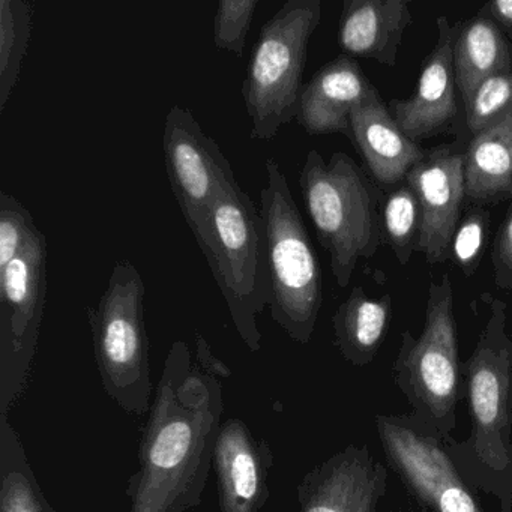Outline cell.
<instances>
[{
  "mask_svg": "<svg viewBox=\"0 0 512 512\" xmlns=\"http://www.w3.org/2000/svg\"><path fill=\"white\" fill-rule=\"evenodd\" d=\"M488 299L484 328L461 364L470 431L445 448L472 490L493 497L500 512H512V338L505 302Z\"/></svg>",
  "mask_w": 512,
  "mask_h": 512,
  "instance_id": "obj_2",
  "label": "cell"
},
{
  "mask_svg": "<svg viewBox=\"0 0 512 512\" xmlns=\"http://www.w3.org/2000/svg\"><path fill=\"white\" fill-rule=\"evenodd\" d=\"M491 262L496 286L505 292H512V208H509L494 239Z\"/></svg>",
  "mask_w": 512,
  "mask_h": 512,
  "instance_id": "obj_29",
  "label": "cell"
},
{
  "mask_svg": "<svg viewBox=\"0 0 512 512\" xmlns=\"http://www.w3.org/2000/svg\"><path fill=\"white\" fill-rule=\"evenodd\" d=\"M392 317V296L370 298L361 286L353 287L332 316L334 343L353 367H367L376 358Z\"/></svg>",
  "mask_w": 512,
  "mask_h": 512,
  "instance_id": "obj_19",
  "label": "cell"
},
{
  "mask_svg": "<svg viewBox=\"0 0 512 512\" xmlns=\"http://www.w3.org/2000/svg\"><path fill=\"white\" fill-rule=\"evenodd\" d=\"M412 22L409 0H346L338 22V46L350 58L395 67Z\"/></svg>",
  "mask_w": 512,
  "mask_h": 512,
  "instance_id": "obj_17",
  "label": "cell"
},
{
  "mask_svg": "<svg viewBox=\"0 0 512 512\" xmlns=\"http://www.w3.org/2000/svg\"><path fill=\"white\" fill-rule=\"evenodd\" d=\"M25 446L11 425L0 418V512H52Z\"/></svg>",
  "mask_w": 512,
  "mask_h": 512,
  "instance_id": "obj_22",
  "label": "cell"
},
{
  "mask_svg": "<svg viewBox=\"0 0 512 512\" xmlns=\"http://www.w3.org/2000/svg\"><path fill=\"white\" fill-rule=\"evenodd\" d=\"M145 296L139 269L130 260H119L100 301L88 307L95 362L104 391L133 416H148L152 406Z\"/></svg>",
  "mask_w": 512,
  "mask_h": 512,
  "instance_id": "obj_7",
  "label": "cell"
},
{
  "mask_svg": "<svg viewBox=\"0 0 512 512\" xmlns=\"http://www.w3.org/2000/svg\"><path fill=\"white\" fill-rule=\"evenodd\" d=\"M406 184L418 196L422 212L421 247L430 265L451 259L452 238L466 199L464 155L449 148L434 149L425 154L409 173Z\"/></svg>",
  "mask_w": 512,
  "mask_h": 512,
  "instance_id": "obj_13",
  "label": "cell"
},
{
  "mask_svg": "<svg viewBox=\"0 0 512 512\" xmlns=\"http://www.w3.org/2000/svg\"><path fill=\"white\" fill-rule=\"evenodd\" d=\"M29 209L13 194L0 193V269L13 262L38 235Z\"/></svg>",
  "mask_w": 512,
  "mask_h": 512,
  "instance_id": "obj_26",
  "label": "cell"
},
{
  "mask_svg": "<svg viewBox=\"0 0 512 512\" xmlns=\"http://www.w3.org/2000/svg\"><path fill=\"white\" fill-rule=\"evenodd\" d=\"M49 242L43 232L0 269V418L25 394L49 292Z\"/></svg>",
  "mask_w": 512,
  "mask_h": 512,
  "instance_id": "obj_9",
  "label": "cell"
},
{
  "mask_svg": "<svg viewBox=\"0 0 512 512\" xmlns=\"http://www.w3.org/2000/svg\"><path fill=\"white\" fill-rule=\"evenodd\" d=\"M274 454L239 418L221 425L214 455L221 512H262L269 499Z\"/></svg>",
  "mask_w": 512,
  "mask_h": 512,
  "instance_id": "obj_15",
  "label": "cell"
},
{
  "mask_svg": "<svg viewBox=\"0 0 512 512\" xmlns=\"http://www.w3.org/2000/svg\"><path fill=\"white\" fill-rule=\"evenodd\" d=\"M392 377L409 403L407 415L443 445L448 443L457 428V404L464 397L449 274L439 283L430 281L424 328L419 337L410 331L401 335Z\"/></svg>",
  "mask_w": 512,
  "mask_h": 512,
  "instance_id": "obj_5",
  "label": "cell"
},
{
  "mask_svg": "<svg viewBox=\"0 0 512 512\" xmlns=\"http://www.w3.org/2000/svg\"><path fill=\"white\" fill-rule=\"evenodd\" d=\"M464 179L469 199L512 196V112L473 137L464 154Z\"/></svg>",
  "mask_w": 512,
  "mask_h": 512,
  "instance_id": "obj_21",
  "label": "cell"
},
{
  "mask_svg": "<svg viewBox=\"0 0 512 512\" xmlns=\"http://www.w3.org/2000/svg\"><path fill=\"white\" fill-rule=\"evenodd\" d=\"M320 20V0H287L260 28L241 86L251 139L272 140L295 121L308 44Z\"/></svg>",
  "mask_w": 512,
  "mask_h": 512,
  "instance_id": "obj_8",
  "label": "cell"
},
{
  "mask_svg": "<svg viewBox=\"0 0 512 512\" xmlns=\"http://www.w3.org/2000/svg\"><path fill=\"white\" fill-rule=\"evenodd\" d=\"M34 4L0 0V113L13 97L34 28Z\"/></svg>",
  "mask_w": 512,
  "mask_h": 512,
  "instance_id": "obj_23",
  "label": "cell"
},
{
  "mask_svg": "<svg viewBox=\"0 0 512 512\" xmlns=\"http://www.w3.org/2000/svg\"><path fill=\"white\" fill-rule=\"evenodd\" d=\"M479 16L488 17L496 22L512 41V0H493L482 7Z\"/></svg>",
  "mask_w": 512,
  "mask_h": 512,
  "instance_id": "obj_31",
  "label": "cell"
},
{
  "mask_svg": "<svg viewBox=\"0 0 512 512\" xmlns=\"http://www.w3.org/2000/svg\"><path fill=\"white\" fill-rule=\"evenodd\" d=\"M464 109L473 136L505 118L512 110V71L482 80L464 101Z\"/></svg>",
  "mask_w": 512,
  "mask_h": 512,
  "instance_id": "obj_25",
  "label": "cell"
},
{
  "mask_svg": "<svg viewBox=\"0 0 512 512\" xmlns=\"http://www.w3.org/2000/svg\"><path fill=\"white\" fill-rule=\"evenodd\" d=\"M250 352L262 347L257 317L271 304L265 227L256 203L235 184L215 200L205 235L197 242Z\"/></svg>",
  "mask_w": 512,
  "mask_h": 512,
  "instance_id": "obj_4",
  "label": "cell"
},
{
  "mask_svg": "<svg viewBox=\"0 0 512 512\" xmlns=\"http://www.w3.org/2000/svg\"><path fill=\"white\" fill-rule=\"evenodd\" d=\"M163 152L173 196L199 242L215 200L226 188L238 184L232 164L193 113L178 104L164 121Z\"/></svg>",
  "mask_w": 512,
  "mask_h": 512,
  "instance_id": "obj_11",
  "label": "cell"
},
{
  "mask_svg": "<svg viewBox=\"0 0 512 512\" xmlns=\"http://www.w3.org/2000/svg\"><path fill=\"white\" fill-rule=\"evenodd\" d=\"M194 359H196L200 368L220 377L221 380L232 377L230 368L218 356L214 355L208 340L200 332H196V335H194Z\"/></svg>",
  "mask_w": 512,
  "mask_h": 512,
  "instance_id": "obj_30",
  "label": "cell"
},
{
  "mask_svg": "<svg viewBox=\"0 0 512 512\" xmlns=\"http://www.w3.org/2000/svg\"><path fill=\"white\" fill-rule=\"evenodd\" d=\"M373 92L376 89L358 62L337 56L302 89L295 121L310 136L344 134L350 139V115Z\"/></svg>",
  "mask_w": 512,
  "mask_h": 512,
  "instance_id": "obj_16",
  "label": "cell"
},
{
  "mask_svg": "<svg viewBox=\"0 0 512 512\" xmlns=\"http://www.w3.org/2000/svg\"><path fill=\"white\" fill-rule=\"evenodd\" d=\"M259 0H220L215 11L214 43L218 50L244 55L248 32Z\"/></svg>",
  "mask_w": 512,
  "mask_h": 512,
  "instance_id": "obj_27",
  "label": "cell"
},
{
  "mask_svg": "<svg viewBox=\"0 0 512 512\" xmlns=\"http://www.w3.org/2000/svg\"><path fill=\"white\" fill-rule=\"evenodd\" d=\"M350 140L373 178L383 185L403 181L425 157V152L403 133L377 91L350 115Z\"/></svg>",
  "mask_w": 512,
  "mask_h": 512,
  "instance_id": "obj_18",
  "label": "cell"
},
{
  "mask_svg": "<svg viewBox=\"0 0 512 512\" xmlns=\"http://www.w3.org/2000/svg\"><path fill=\"white\" fill-rule=\"evenodd\" d=\"M377 436L391 469L428 512H485L442 440L407 413L376 415Z\"/></svg>",
  "mask_w": 512,
  "mask_h": 512,
  "instance_id": "obj_10",
  "label": "cell"
},
{
  "mask_svg": "<svg viewBox=\"0 0 512 512\" xmlns=\"http://www.w3.org/2000/svg\"><path fill=\"white\" fill-rule=\"evenodd\" d=\"M388 469L367 445H349L305 473L298 512H380Z\"/></svg>",
  "mask_w": 512,
  "mask_h": 512,
  "instance_id": "obj_12",
  "label": "cell"
},
{
  "mask_svg": "<svg viewBox=\"0 0 512 512\" xmlns=\"http://www.w3.org/2000/svg\"><path fill=\"white\" fill-rule=\"evenodd\" d=\"M299 188L332 275L346 289L359 260L371 259L385 241L380 193L349 155L335 152L326 163L316 149L305 157Z\"/></svg>",
  "mask_w": 512,
  "mask_h": 512,
  "instance_id": "obj_3",
  "label": "cell"
},
{
  "mask_svg": "<svg viewBox=\"0 0 512 512\" xmlns=\"http://www.w3.org/2000/svg\"><path fill=\"white\" fill-rule=\"evenodd\" d=\"M437 41L407 100H392L391 110L403 133L413 142L431 139L448 130L457 115L455 103L454 40L457 25L446 17L436 20Z\"/></svg>",
  "mask_w": 512,
  "mask_h": 512,
  "instance_id": "obj_14",
  "label": "cell"
},
{
  "mask_svg": "<svg viewBox=\"0 0 512 512\" xmlns=\"http://www.w3.org/2000/svg\"><path fill=\"white\" fill-rule=\"evenodd\" d=\"M52 512H58V511H56V509H55V508H53V509H52Z\"/></svg>",
  "mask_w": 512,
  "mask_h": 512,
  "instance_id": "obj_33",
  "label": "cell"
},
{
  "mask_svg": "<svg viewBox=\"0 0 512 512\" xmlns=\"http://www.w3.org/2000/svg\"><path fill=\"white\" fill-rule=\"evenodd\" d=\"M511 112H512V110H511Z\"/></svg>",
  "mask_w": 512,
  "mask_h": 512,
  "instance_id": "obj_34",
  "label": "cell"
},
{
  "mask_svg": "<svg viewBox=\"0 0 512 512\" xmlns=\"http://www.w3.org/2000/svg\"><path fill=\"white\" fill-rule=\"evenodd\" d=\"M454 70L463 101L490 76L512 71V47L505 32L488 17L458 23L454 40Z\"/></svg>",
  "mask_w": 512,
  "mask_h": 512,
  "instance_id": "obj_20",
  "label": "cell"
},
{
  "mask_svg": "<svg viewBox=\"0 0 512 512\" xmlns=\"http://www.w3.org/2000/svg\"><path fill=\"white\" fill-rule=\"evenodd\" d=\"M223 410V380L199 367L187 341H173L128 481L130 512H187L202 503Z\"/></svg>",
  "mask_w": 512,
  "mask_h": 512,
  "instance_id": "obj_1",
  "label": "cell"
},
{
  "mask_svg": "<svg viewBox=\"0 0 512 512\" xmlns=\"http://www.w3.org/2000/svg\"><path fill=\"white\" fill-rule=\"evenodd\" d=\"M383 238L400 265H407L421 247L422 212L418 196L409 184L392 191L383 203Z\"/></svg>",
  "mask_w": 512,
  "mask_h": 512,
  "instance_id": "obj_24",
  "label": "cell"
},
{
  "mask_svg": "<svg viewBox=\"0 0 512 512\" xmlns=\"http://www.w3.org/2000/svg\"><path fill=\"white\" fill-rule=\"evenodd\" d=\"M265 173L260 215L271 275L269 310L293 341L308 344L323 305L322 268L280 164L268 158Z\"/></svg>",
  "mask_w": 512,
  "mask_h": 512,
  "instance_id": "obj_6",
  "label": "cell"
},
{
  "mask_svg": "<svg viewBox=\"0 0 512 512\" xmlns=\"http://www.w3.org/2000/svg\"><path fill=\"white\" fill-rule=\"evenodd\" d=\"M397 512H403V511H397ZM410 512H428V511H425L424 508H419V509H416V511H410Z\"/></svg>",
  "mask_w": 512,
  "mask_h": 512,
  "instance_id": "obj_32",
  "label": "cell"
},
{
  "mask_svg": "<svg viewBox=\"0 0 512 512\" xmlns=\"http://www.w3.org/2000/svg\"><path fill=\"white\" fill-rule=\"evenodd\" d=\"M490 214L484 208H473L458 223L451 245V259L467 278L473 277L485 245H487Z\"/></svg>",
  "mask_w": 512,
  "mask_h": 512,
  "instance_id": "obj_28",
  "label": "cell"
}]
</instances>
